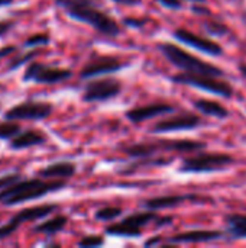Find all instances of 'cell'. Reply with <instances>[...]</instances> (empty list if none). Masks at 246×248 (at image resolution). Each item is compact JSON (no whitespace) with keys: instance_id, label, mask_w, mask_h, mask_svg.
Returning a JSON list of instances; mask_svg holds the SVG:
<instances>
[{"instance_id":"obj_1","label":"cell","mask_w":246,"mask_h":248,"mask_svg":"<svg viewBox=\"0 0 246 248\" xmlns=\"http://www.w3.org/2000/svg\"><path fill=\"white\" fill-rule=\"evenodd\" d=\"M55 4L67 12V15L78 22L87 23L106 36H117L120 25L106 12H103L94 0H55Z\"/></svg>"},{"instance_id":"obj_2","label":"cell","mask_w":246,"mask_h":248,"mask_svg":"<svg viewBox=\"0 0 246 248\" xmlns=\"http://www.w3.org/2000/svg\"><path fill=\"white\" fill-rule=\"evenodd\" d=\"M67 183L64 180H43L36 176V179L20 177L6 189L0 190V203L4 206H14L23 202L41 199L49 193L64 189Z\"/></svg>"},{"instance_id":"obj_3","label":"cell","mask_w":246,"mask_h":248,"mask_svg":"<svg viewBox=\"0 0 246 248\" xmlns=\"http://www.w3.org/2000/svg\"><path fill=\"white\" fill-rule=\"evenodd\" d=\"M207 144L196 140H157L149 142H135L120 147L128 157L141 158L157 155L158 153H197L206 150Z\"/></svg>"},{"instance_id":"obj_4","label":"cell","mask_w":246,"mask_h":248,"mask_svg":"<svg viewBox=\"0 0 246 248\" xmlns=\"http://www.w3.org/2000/svg\"><path fill=\"white\" fill-rule=\"evenodd\" d=\"M158 49L174 67H177L183 73L215 76V77H223L226 74L225 70H222L220 67L210 64V62L187 52L186 49H183L181 46H178L175 44L161 42V44H158Z\"/></svg>"},{"instance_id":"obj_5","label":"cell","mask_w":246,"mask_h":248,"mask_svg":"<svg viewBox=\"0 0 246 248\" xmlns=\"http://www.w3.org/2000/svg\"><path fill=\"white\" fill-rule=\"evenodd\" d=\"M236 163V158L232 154L226 153H207L204 150L197 151L196 155L186 157L178 171L184 174H204V173H216L225 171L231 166Z\"/></svg>"},{"instance_id":"obj_6","label":"cell","mask_w":246,"mask_h":248,"mask_svg":"<svg viewBox=\"0 0 246 248\" xmlns=\"http://www.w3.org/2000/svg\"><path fill=\"white\" fill-rule=\"evenodd\" d=\"M171 81L183 86H190L203 92H207L215 96H220L225 99H232L235 94V89L231 83L222 80L215 76H203V74H190V73H178L171 77Z\"/></svg>"},{"instance_id":"obj_7","label":"cell","mask_w":246,"mask_h":248,"mask_svg":"<svg viewBox=\"0 0 246 248\" xmlns=\"http://www.w3.org/2000/svg\"><path fill=\"white\" fill-rule=\"evenodd\" d=\"M159 215L155 214V211L146 209L145 212H135L122 221L109 225L106 228V234L115 235V237H129V238H136L141 237L142 230L149 225L151 222H155Z\"/></svg>"},{"instance_id":"obj_8","label":"cell","mask_w":246,"mask_h":248,"mask_svg":"<svg viewBox=\"0 0 246 248\" xmlns=\"http://www.w3.org/2000/svg\"><path fill=\"white\" fill-rule=\"evenodd\" d=\"M72 71L68 68L48 65L39 61H29L22 77L23 81H33L38 84H55L71 78Z\"/></svg>"},{"instance_id":"obj_9","label":"cell","mask_w":246,"mask_h":248,"mask_svg":"<svg viewBox=\"0 0 246 248\" xmlns=\"http://www.w3.org/2000/svg\"><path fill=\"white\" fill-rule=\"evenodd\" d=\"M58 209L57 203H45V205H36L30 208H25L14 214L4 225L0 227V240H4L10 237L23 222H33L46 218L48 215L54 214Z\"/></svg>"},{"instance_id":"obj_10","label":"cell","mask_w":246,"mask_h":248,"mask_svg":"<svg viewBox=\"0 0 246 248\" xmlns=\"http://www.w3.org/2000/svg\"><path fill=\"white\" fill-rule=\"evenodd\" d=\"M123 90V84L119 78L104 77L91 80L84 86L83 100L87 103L93 102H106L113 97H117Z\"/></svg>"},{"instance_id":"obj_11","label":"cell","mask_w":246,"mask_h":248,"mask_svg":"<svg viewBox=\"0 0 246 248\" xmlns=\"http://www.w3.org/2000/svg\"><path fill=\"white\" fill-rule=\"evenodd\" d=\"M54 106L49 102L39 100H25L7 109L4 112V119L9 121H42L51 116Z\"/></svg>"},{"instance_id":"obj_12","label":"cell","mask_w":246,"mask_h":248,"mask_svg":"<svg viewBox=\"0 0 246 248\" xmlns=\"http://www.w3.org/2000/svg\"><path fill=\"white\" fill-rule=\"evenodd\" d=\"M204 121L202 116L194 112H180L162 121H158L152 128V134H164V132H178V131H193L203 126Z\"/></svg>"},{"instance_id":"obj_13","label":"cell","mask_w":246,"mask_h":248,"mask_svg":"<svg viewBox=\"0 0 246 248\" xmlns=\"http://www.w3.org/2000/svg\"><path fill=\"white\" fill-rule=\"evenodd\" d=\"M184 203H215V199L210 196H202L196 193H184V195H164V196H155L151 199H146L142 202V206L149 211H161V209H171L177 208Z\"/></svg>"},{"instance_id":"obj_14","label":"cell","mask_w":246,"mask_h":248,"mask_svg":"<svg viewBox=\"0 0 246 248\" xmlns=\"http://www.w3.org/2000/svg\"><path fill=\"white\" fill-rule=\"evenodd\" d=\"M173 36L178 42H181V44H184V45H187L190 48H194V49H197L200 52H204L207 55L222 57L225 54V49L219 42H216V41H213L210 38L197 35V33H194V32H191V31H188L186 28H177L173 32Z\"/></svg>"},{"instance_id":"obj_15","label":"cell","mask_w":246,"mask_h":248,"mask_svg":"<svg viewBox=\"0 0 246 248\" xmlns=\"http://www.w3.org/2000/svg\"><path fill=\"white\" fill-rule=\"evenodd\" d=\"M128 62L122 61L120 58L110 57V55H94L90 58L86 65L80 71V77L87 80V78H94L101 74H112L116 73L122 68H125Z\"/></svg>"},{"instance_id":"obj_16","label":"cell","mask_w":246,"mask_h":248,"mask_svg":"<svg viewBox=\"0 0 246 248\" xmlns=\"http://www.w3.org/2000/svg\"><path fill=\"white\" fill-rule=\"evenodd\" d=\"M225 240V232L219 230H193L175 234L162 240L161 246H180V244H204Z\"/></svg>"},{"instance_id":"obj_17","label":"cell","mask_w":246,"mask_h":248,"mask_svg":"<svg viewBox=\"0 0 246 248\" xmlns=\"http://www.w3.org/2000/svg\"><path fill=\"white\" fill-rule=\"evenodd\" d=\"M174 112H175V108L173 105L165 103V102H154V103L132 108L125 113V116L132 124H141V122H145L148 119L170 115V113H174Z\"/></svg>"},{"instance_id":"obj_18","label":"cell","mask_w":246,"mask_h":248,"mask_svg":"<svg viewBox=\"0 0 246 248\" xmlns=\"http://www.w3.org/2000/svg\"><path fill=\"white\" fill-rule=\"evenodd\" d=\"M174 161V157H165V155H149V157H141L135 158L133 163L125 166L123 169H119L117 173L120 176H130L135 174L139 170L144 169H155V167H167Z\"/></svg>"},{"instance_id":"obj_19","label":"cell","mask_w":246,"mask_h":248,"mask_svg":"<svg viewBox=\"0 0 246 248\" xmlns=\"http://www.w3.org/2000/svg\"><path fill=\"white\" fill-rule=\"evenodd\" d=\"M77 171V166L71 161H58L46 167H42L36 171V176L41 179L49 180H67L71 179Z\"/></svg>"},{"instance_id":"obj_20","label":"cell","mask_w":246,"mask_h":248,"mask_svg":"<svg viewBox=\"0 0 246 248\" xmlns=\"http://www.w3.org/2000/svg\"><path fill=\"white\" fill-rule=\"evenodd\" d=\"M46 142V135L38 129H26L20 131L17 135L9 140L10 150H26L36 145H42Z\"/></svg>"},{"instance_id":"obj_21","label":"cell","mask_w":246,"mask_h":248,"mask_svg":"<svg viewBox=\"0 0 246 248\" xmlns=\"http://www.w3.org/2000/svg\"><path fill=\"white\" fill-rule=\"evenodd\" d=\"M226 231L225 240L228 241H239L246 240V214L232 212L225 217Z\"/></svg>"},{"instance_id":"obj_22","label":"cell","mask_w":246,"mask_h":248,"mask_svg":"<svg viewBox=\"0 0 246 248\" xmlns=\"http://www.w3.org/2000/svg\"><path fill=\"white\" fill-rule=\"evenodd\" d=\"M193 106H194V109H197L203 115L210 116V118H216V119H226L231 115V112L222 103H219L216 100L204 99V97L194 100Z\"/></svg>"},{"instance_id":"obj_23","label":"cell","mask_w":246,"mask_h":248,"mask_svg":"<svg viewBox=\"0 0 246 248\" xmlns=\"http://www.w3.org/2000/svg\"><path fill=\"white\" fill-rule=\"evenodd\" d=\"M68 224V218L64 215H57L51 219L43 221L42 224L35 227V232L45 234V235H55L61 231H64L65 225Z\"/></svg>"},{"instance_id":"obj_24","label":"cell","mask_w":246,"mask_h":248,"mask_svg":"<svg viewBox=\"0 0 246 248\" xmlns=\"http://www.w3.org/2000/svg\"><path fill=\"white\" fill-rule=\"evenodd\" d=\"M38 54H41V51L38 48H33L32 51H28V52H23L17 57H13L9 60L7 62V67H6V71H13V70H17L19 67L28 64L29 61H32Z\"/></svg>"},{"instance_id":"obj_25","label":"cell","mask_w":246,"mask_h":248,"mask_svg":"<svg viewBox=\"0 0 246 248\" xmlns=\"http://www.w3.org/2000/svg\"><path fill=\"white\" fill-rule=\"evenodd\" d=\"M203 29H204L210 36H213V38H222V36H226V35L231 32V29H229L228 25H225L223 22L216 20V19L204 22V23H203Z\"/></svg>"},{"instance_id":"obj_26","label":"cell","mask_w":246,"mask_h":248,"mask_svg":"<svg viewBox=\"0 0 246 248\" xmlns=\"http://www.w3.org/2000/svg\"><path fill=\"white\" fill-rule=\"evenodd\" d=\"M122 214H123V211L119 206H104V208L97 209L96 214H94V217H96L97 221L107 222V221H113V219L119 218Z\"/></svg>"},{"instance_id":"obj_27","label":"cell","mask_w":246,"mask_h":248,"mask_svg":"<svg viewBox=\"0 0 246 248\" xmlns=\"http://www.w3.org/2000/svg\"><path fill=\"white\" fill-rule=\"evenodd\" d=\"M22 131L20 125L16 121H3L0 122V140H6L9 141L10 138H13L14 135H17Z\"/></svg>"},{"instance_id":"obj_28","label":"cell","mask_w":246,"mask_h":248,"mask_svg":"<svg viewBox=\"0 0 246 248\" xmlns=\"http://www.w3.org/2000/svg\"><path fill=\"white\" fill-rule=\"evenodd\" d=\"M49 41H51V38L48 33H35V35H30L25 39L23 48H38L42 45H48Z\"/></svg>"},{"instance_id":"obj_29","label":"cell","mask_w":246,"mask_h":248,"mask_svg":"<svg viewBox=\"0 0 246 248\" xmlns=\"http://www.w3.org/2000/svg\"><path fill=\"white\" fill-rule=\"evenodd\" d=\"M104 244V238L100 237V235H96V234H91V235H86L83 237L80 241H78V247L81 248H94V247H101Z\"/></svg>"},{"instance_id":"obj_30","label":"cell","mask_w":246,"mask_h":248,"mask_svg":"<svg viewBox=\"0 0 246 248\" xmlns=\"http://www.w3.org/2000/svg\"><path fill=\"white\" fill-rule=\"evenodd\" d=\"M149 22L148 17H125L123 23L130 28H144Z\"/></svg>"},{"instance_id":"obj_31","label":"cell","mask_w":246,"mask_h":248,"mask_svg":"<svg viewBox=\"0 0 246 248\" xmlns=\"http://www.w3.org/2000/svg\"><path fill=\"white\" fill-rule=\"evenodd\" d=\"M22 177V174H19V173H10V174H4V176H1L0 177V190H3V189H6L7 186H10L12 183H14L17 179H20Z\"/></svg>"},{"instance_id":"obj_32","label":"cell","mask_w":246,"mask_h":248,"mask_svg":"<svg viewBox=\"0 0 246 248\" xmlns=\"http://www.w3.org/2000/svg\"><path fill=\"white\" fill-rule=\"evenodd\" d=\"M155 1L170 10H181L183 9V0H155Z\"/></svg>"},{"instance_id":"obj_33","label":"cell","mask_w":246,"mask_h":248,"mask_svg":"<svg viewBox=\"0 0 246 248\" xmlns=\"http://www.w3.org/2000/svg\"><path fill=\"white\" fill-rule=\"evenodd\" d=\"M13 26H14L13 20H0V38L9 33L13 29Z\"/></svg>"},{"instance_id":"obj_34","label":"cell","mask_w":246,"mask_h":248,"mask_svg":"<svg viewBox=\"0 0 246 248\" xmlns=\"http://www.w3.org/2000/svg\"><path fill=\"white\" fill-rule=\"evenodd\" d=\"M16 51H17L16 46H13V45H6V46L0 48V58H6V57H9V55H13Z\"/></svg>"},{"instance_id":"obj_35","label":"cell","mask_w":246,"mask_h":248,"mask_svg":"<svg viewBox=\"0 0 246 248\" xmlns=\"http://www.w3.org/2000/svg\"><path fill=\"white\" fill-rule=\"evenodd\" d=\"M162 240H164L162 237L157 235V237H152V238H149L148 241H145V243H144V246H145V247H154V246H161Z\"/></svg>"},{"instance_id":"obj_36","label":"cell","mask_w":246,"mask_h":248,"mask_svg":"<svg viewBox=\"0 0 246 248\" xmlns=\"http://www.w3.org/2000/svg\"><path fill=\"white\" fill-rule=\"evenodd\" d=\"M117 4H123V6H136L141 3V0H113Z\"/></svg>"},{"instance_id":"obj_37","label":"cell","mask_w":246,"mask_h":248,"mask_svg":"<svg viewBox=\"0 0 246 248\" xmlns=\"http://www.w3.org/2000/svg\"><path fill=\"white\" fill-rule=\"evenodd\" d=\"M238 68H239V73H241V74H242V76L246 78V64H244V62H242V64H239V67H238Z\"/></svg>"},{"instance_id":"obj_38","label":"cell","mask_w":246,"mask_h":248,"mask_svg":"<svg viewBox=\"0 0 246 248\" xmlns=\"http://www.w3.org/2000/svg\"><path fill=\"white\" fill-rule=\"evenodd\" d=\"M12 3H13V0H0V7H6Z\"/></svg>"},{"instance_id":"obj_39","label":"cell","mask_w":246,"mask_h":248,"mask_svg":"<svg viewBox=\"0 0 246 248\" xmlns=\"http://www.w3.org/2000/svg\"><path fill=\"white\" fill-rule=\"evenodd\" d=\"M188 1H191V3H206L207 0H188Z\"/></svg>"},{"instance_id":"obj_40","label":"cell","mask_w":246,"mask_h":248,"mask_svg":"<svg viewBox=\"0 0 246 248\" xmlns=\"http://www.w3.org/2000/svg\"><path fill=\"white\" fill-rule=\"evenodd\" d=\"M244 22L246 23V15H244Z\"/></svg>"},{"instance_id":"obj_41","label":"cell","mask_w":246,"mask_h":248,"mask_svg":"<svg viewBox=\"0 0 246 248\" xmlns=\"http://www.w3.org/2000/svg\"><path fill=\"white\" fill-rule=\"evenodd\" d=\"M0 90H1V84H0Z\"/></svg>"}]
</instances>
